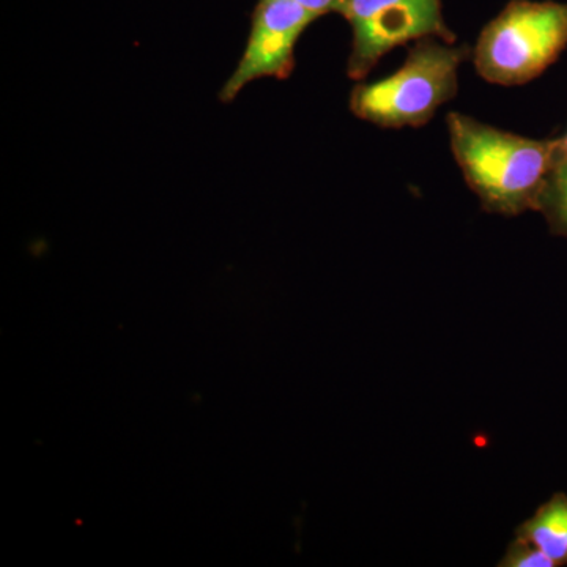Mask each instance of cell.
<instances>
[{"label": "cell", "instance_id": "cell-4", "mask_svg": "<svg viewBox=\"0 0 567 567\" xmlns=\"http://www.w3.org/2000/svg\"><path fill=\"white\" fill-rule=\"evenodd\" d=\"M339 14L352 25L347 74L354 81L364 80L382 58L409 41H456L443 18L442 0H344Z\"/></svg>", "mask_w": 567, "mask_h": 567}, {"label": "cell", "instance_id": "cell-2", "mask_svg": "<svg viewBox=\"0 0 567 567\" xmlns=\"http://www.w3.org/2000/svg\"><path fill=\"white\" fill-rule=\"evenodd\" d=\"M468 54L465 44L417 40L401 69L353 89L350 110L380 128H420L457 95L458 70Z\"/></svg>", "mask_w": 567, "mask_h": 567}, {"label": "cell", "instance_id": "cell-1", "mask_svg": "<svg viewBox=\"0 0 567 567\" xmlns=\"http://www.w3.org/2000/svg\"><path fill=\"white\" fill-rule=\"evenodd\" d=\"M451 152L484 210L517 216L537 210L555 169V140L503 132L462 114L446 117Z\"/></svg>", "mask_w": 567, "mask_h": 567}, {"label": "cell", "instance_id": "cell-7", "mask_svg": "<svg viewBox=\"0 0 567 567\" xmlns=\"http://www.w3.org/2000/svg\"><path fill=\"white\" fill-rule=\"evenodd\" d=\"M537 212L543 213L551 233L567 237V162L548 175Z\"/></svg>", "mask_w": 567, "mask_h": 567}, {"label": "cell", "instance_id": "cell-6", "mask_svg": "<svg viewBox=\"0 0 567 567\" xmlns=\"http://www.w3.org/2000/svg\"><path fill=\"white\" fill-rule=\"evenodd\" d=\"M516 536L539 548L555 567L567 566V495L559 492L537 507Z\"/></svg>", "mask_w": 567, "mask_h": 567}, {"label": "cell", "instance_id": "cell-10", "mask_svg": "<svg viewBox=\"0 0 567 567\" xmlns=\"http://www.w3.org/2000/svg\"><path fill=\"white\" fill-rule=\"evenodd\" d=\"M565 162H567V133L559 140H555V167Z\"/></svg>", "mask_w": 567, "mask_h": 567}, {"label": "cell", "instance_id": "cell-3", "mask_svg": "<svg viewBox=\"0 0 567 567\" xmlns=\"http://www.w3.org/2000/svg\"><path fill=\"white\" fill-rule=\"evenodd\" d=\"M567 48V3L511 0L477 37L473 63L491 84H527Z\"/></svg>", "mask_w": 567, "mask_h": 567}, {"label": "cell", "instance_id": "cell-5", "mask_svg": "<svg viewBox=\"0 0 567 567\" xmlns=\"http://www.w3.org/2000/svg\"><path fill=\"white\" fill-rule=\"evenodd\" d=\"M316 20L295 0H259L244 58L219 92L221 102H233L252 81L286 80L293 70L295 47Z\"/></svg>", "mask_w": 567, "mask_h": 567}, {"label": "cell", "instance_id": "cell-8", "mask_svg": "<svg viewBox=\"0 0 567 567\" xmlns=\"http://www.w3.org/2000/svg\"><path fill=\"white\" fill-rule=\"evenodd\" d=\"M502 567H555L554 561L544 555L539 548L522 539L514 537L513 543L507 547L505 557L499 559Z\"/></svg>", "mask_w": 567, "mask_h": 567}, {"label": "cell", "instance_id": "cell-9", "mask_svg": "<svg viewBox=\"0 0 567 567\" xmlns=\"http://www.w3.org/2000/svg\"><path fill=\"white\" fill-rule=\"evenodd\" d=\"M295 2L300 3L305 10L315 14L316 18H320L328 13H339L344 0H295Z\"/></svg>", "mask_w": 567, "mask_h": 567}]
</instances>
